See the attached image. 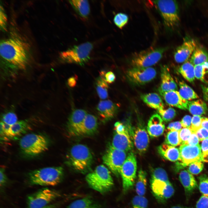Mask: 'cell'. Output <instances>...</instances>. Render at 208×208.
I'll return each instance as SVG.
<instances>
[{
	"mask_svg": "<svg viewBox=\"0 0 208 208\" xmlns=\"http://www.w3.org/2000/svg\"><path fill=\"white\" fill-rule=\"evenodd\" d=\"M178 71L188 81L192 83L194 80L195 77L194 66L190 61L183 63L179 68Z\"/></svg>",
	"mask_w": 208,
	"mask_h": 208,
	"instance_id": "obj_31",
	"label": "cell"
},
{
	"mask_svg": "<svg viewBox=\"0 0 208 208\" xmlns=\"http://www.w3.org/2000/svg\"><path fill=\"white\" fill-rule=\"evenodd\" d=\"M204 139L208 138V130L201 127L198 129Z\"/></svg>",
	"mask_w": 208,
	"mask_h": 208,
	"instance_id": "obj_56",
	"label": "cell"
},
{
	"mask_svg": "<svg viewBox=\"0 0 208 208\" xmlns=\"http://www.w3.org/2000/svg\"><path fill=\"white\" fill-rule=\"evenodd\" d=\"M199 189L203 194L208 195V177L205 174L200 175L199 177Z\"/></svg>",
	"mask_w": 208,
	"mask_h": 208,
	"instance_id": "obj_44",
	"label": "cell"
},
{
	"mask_svg": "<svg viewBox=\"0 0 208 208\" xmlns=\"http://www.w3.org/2000/svg\"><path fill=\"white\" fill-rule=\"evenodd\" d=\"M201 148L202 155L208 154V138L202 141Z\"/></svg>",
	"mask_w": 208,
	"mask_h": 208,
	"instance_id": "obj_54",
	"label": "cell"
},
{
	"mask_svg": "<svg viewBox=\"0 0 208 208\" xmlns=\"http://www.w3.org/2000/svg\"><path fill=\"white\" fill-rule=\"evenodd\" d=\"M187 110L194 116H200L206 113L208 108L204 102L198 99L188 101Z\"/></svg>",
	"mask_w": 208,
	"mask_h": 208,
	"instance_id": "obj_29",
	"label": "cell"
},
{
	"mask_svg": "<svg viewBox=\"0 0 208 208\" xmlns=\"http://www.w3.org/2000/svg\"><path fill=\"white\" fill-rule=\"evenodd\" d=\"M42 208H59V207L58 204L55 203L49 204Z\"/></svg>",
	"mask_w": 208,
	"mask_h": 208,
	"instance_id": "obj_59",
	"label": "cell"
},
{
	"mask_svg": "<svg viewBox=\"0 0 208 208\" xmlns=\"http://www.w3.org/2000/svg\"><path fill=\"white\" fill-rule=\"evenodd\" d=\"M137 170L136 158L134 153L129 152L121 169L122 190L125 193L133 188L135 183Z\"/></svg>",
	"mask_w": 208,
	"mask_h": 208,
	"instance_id": "obj_9",
	"label": "cell"
},
{
	"mask_svg": "<svg viewBox=\"0 0 208 208\" xmlns=\"http://www.w3.org/2000/svg\"><path fill=\"white\" fill-rule=\"evenodd\" d=\"M179 131H169L166 136L164 143L175 147L181 144Z\"/></svg>",
	"mask_w": 208,
	"mask_h": 208,
	"instance_id": "obj_37",
	"label": "cell"
},
{
	"mask_svg": "<svg viewBox=\"0 0 208 208\" xmlns=\"http://www.w3.org/2000/svg\"><path fill=\"white\" fill-rule=\"evenodd\" d=\"M167 49L164 47L152 48L137 53L132 58L131 64L133 67H151L161 59Z\"/></svg>",
	"mask_w": 208,
	"mask_h": 208,
	"instance_id": "obj_8",
	"label": "cell"
},
{
	"mask_svg": "<svg viewBox=\"0 0 208 208\" xmlns=\"http://www.w3.org/2000/svg\"><path fill=\"white\" fill-rule=\"evenodd\" d=\"M68 208H102L101 206L90 197L75 200L71 203Z\"/></svg>",
	"mask_w": 208,
	"mask_h": 208,
	"instance_id": "obj_28",
	"label": "cell"
},
{
	"mask_svg": "<svg viewBox=\"0 0 208 208\" xmlns=\"http://www.w3.org/2000/svg\"><path fill=\"white\" fill-rule=\"evenodd\" d=\"M157 110L164 121L165 122L171 121L173 119L176 115L175 110L173 108L170 106L166 108L164 106L162 108Z\"/></svg>",
	"mask_w": 208,
	"mask_h": 208,
	"instance_id": "obj_38",
	"label": "cell"
},
{
	"mask_svg": "<svg viewBox=\"0 0 208 208\" xmlns=\"http://www.w3.org/2000/svg\"><path fill=\"white\" fill-rule=\"evenodd\" d=\"M189 165V172L194 174H198L200 173L203 168V164L200 161L192 162Z\"/></svg>",
	"mask_w": 208,
	"mask_h": 208,
	"instance_id": "obj_45",
	"label": "cell"
},
{
	"mask_svg": "<svg viewBox=\"0 0 208 208\" xmlns=\"http://www.w3.org/2000/svg\"><path fill=\"white\" fill-rule=\"evenodd\" d=\"M201 127L208 130V118L202 117Z\"/></svg>",
	"mask_w": 208,
	"mask_h": 208,
	"instance_id": "obj_55",
	"label": "cell"
},
{
	"mask_svg": "<svg viewBox=\"0 0 208 208\" xmlns=\"http://www.w3.org/2000/svg\"><path fill=\"white\" fill-rule=\"evenodd\" d=\"M127 128L137 150L140 153H145L149 143V135L147 130L141 125L135 127L129 126Z\"/></svg>",
	"mask_w": 208,
	"mask_h": 208,
	"instance_id": "obj_13",
	"label": "cell"
},
{
	"mask_svg": "<svg viewBox=\"0 0 208 208\" xmlns=\"http://www.w3.org/2000/svg\"><path fill=\"white\" fill-rule=\"evenodd\" d=\"M165 126L164 120L159 115H153L148 121L147 131L149 135L152 138L157 137L164 133Z\"/></svg>",
	"mask_w": 208,
	"mask_h": 208,
	"instance_id": "obj_21",
	"label": "cell"
},
{
	"mask_svg": "<svg viewBox=\"0 0 208 208\" xmlns=\"http://www.w3.org/2000/svg\"><path fill=\"white\" fill-rule=\"evenodd\" d=\"M16 114L12 112H9L2 116L1 122L7 125H12L18 121Z\"/></svg>",
	"mask_w": 208,
	"mask_h": 208,
	"instance_id": "obj_42",
	"label": "cell"
},
{
	"mask_svg": "<svg viewBox=\"0 0 208 208\" xmlns=\"http://www.w3.org/2000/svg\"><path fill=\"white\" fill-rule=\"evenodd\" d=\"M179 92L181 96L184 99L190 101L197 99L198 96L190 87L183 81L179 83Z\"/></svg>",
	"mask_w": 208,
	"mask_h": 208,
	"instance_id": "obj_34",
	"label": "cell"
},
{
	"mask_svg": "<svg viewBox=\"0 0 208 208\" xmlns=\"http://www.w3.org/2000/svg\"><path fill=\"white\" fill-rule=\"evenodd\" d=\"M146 176V172L142 169L138 172L135 186L138 195L143 196L146 193L147 183Z\"/></svg>",
	"mask_w": 208,
	"mask_h": 208,
	"instance_id": "obj_32",
	"label": "cell"
},
{
	"mask_svg": "<svg viewBox=\"0 0 208 208\" xmlns=\"http://www.w3.org/2000/svg\"><path fill=\"white\" fill-rule=\"evenodd\" d=\"M64 174V169L61 166L43 168L29 172L27 182L30 185L55 186L62 181Z\"/></svg>",
	"mask_w": 208,
	"mask_h": 208,
	"instance_id": "obj_2",
	"label": "cell"
},
{
	"mask_svg": "<svg viewBox=\"0 0 208 208\" xmlns=\"http://www.w3.org/2000/svg\"><path fill=\"white\" fill-rule=\"evenodd\" d=\"M97 120L94 115L87 114L81 128L79 136H89L92 135L97 131Z\"/></svg>",
	"mask_w": 208,
	"mask_h": 208,
	"instance_id": "obj_23",
	"label": "cell"
},
{
	"mask_svg": "<svg viewBox=\"0 0 208 208\" xmlns=\"http://www.w3.org/2000/svg\"><path fill=\"white\" fill-rule=\"evenodd\" d=\"M179 179L187 193H192L198 187L197 182L194 176L186 170L180 172Z\"/></svg>",
	"mask_w": 208,
	"mask_h": 208,
	"instance_id": "obj_25",
	"label": "cell"
},
{
	"mask_svg": "<svg viewBox=\"0 0 208 208\" xmlns=\"http://www.w3.org/2000/svg\"><path fill=\"white\" fill-rule=\"evenodd\" d=\"M192 120V117L189 115L184 116L181 122L182 127L184 128H190L191 125Z\"/></svg>",
	"mask_w": 208,
	"mask_h": 208,
	"instance_id": "obj_51",
	"label": "cell"
},
{
	"mask_svg": "<svg viewBox=\"0 0 208 208\" xmlns=\"http://www.w3.org/2000/svg\"><path fill=\"white\" fill-rule=\"evenodd\" d=\"M151 187L154 196L161 201L170 198L174 193L173 187L169 181H151Z\"/></svg>",
	"mask_w": 208,
	"mask_h": 208,
	"instance_id": "obj_16",
	"label": "cell"
},
{
	"mask_svg": "<svg viewBox=\"0 0 208 208\" xmlns=\"http://www.w3.org/2000/svg\"><path fill=\"white\" fill-rule=\"evenodd\" d=\"M126 128L124 131L115 132L111 144L114 148L126 152L131 150L134 146L127 127Z\"/></svg>",
	"mask_w": 208,
	"mask_h": 208,
	"instance_id": "obj_19",
	"label": "cell"
},
{
	"mask_svg": "<svg viewBox=\"0 0 208 208\" xmlns=\"http://www.w3.org/2000/svg\"><path fill=\"white\" fill-rule=\"evenodd\" d=\"M160 93L167 103L170 106L182 110L187 109L188 101L183 99L179 91L172 90Z\"/></svg>",
	"mask_w": 208,
	"mask_h": 208,
	"instance_id": "obj_20",
	"label": "cell"
},
{
	"mask_svg": "<svg viewBox=\"0 0 208 208\" xmlns=\"http://www.w3.org/2000/svg\"><path fill=\"white\" fill-rule=\"evenodd\" d=\"M157 73L153 68L133 67L127 72V76L132 83L138 85H142L153 80Z\"/></svg>",
	"mask_w": 208,
	"mask_h": 208,
	"instance_id": "obj_12",
	"label": "cell"
},
{
	"mask_svg": "<svg viewBox=\"0 0 208 208\" xmlns=\"http://www.w3.org/2000/svg\"><path fill=\"white\" fill-rule=\"evenodd\" d=\"M153 3L167 29H173L178 25L180 17L178 5L176 1L156 0L153 1Z\"/></svg>",
	"mask_w": 208,
	"mask_h": 208,
	"instance_id": "obj_6",
	"label": "cell"
},
{
	"mask_svg": "<svg viewBox=\"0 0 208 208\" xmlns=\"http://www.w3.org/2000/svg\"><path fill=\"white\" fill-rule=\"evenodd\" d=\"M60 196L57 191L47 187L42 188L29 195L27 198L28 208H42Z\"/></svg>",
	"mask_w": 208,
	"mask_h": 208,
	"instance_id": "obj_10",
	"label": "cell"
},
{
	"mask_svg": "<svg viewBox=\"0 0 208 208\" xmlns=\"http://www.w3.org/2000/svg\"><path fill=\"white\" fill-rule=\"evenodd\" d=\"M87 114L85 110L77 109L70 114L67 123V130L72 136H79V131L85 118Z\"/></svg>",
	"mask_w": 208,
	"mask_h": 208,
	"instance_id": "obj_17",
	"label": "cell"
},
{
	"mask_svg": "<svg viewBox=\"0 0 208 208\" xmlns=\"http://www.w3.org/2000/svg\"><path fill=\"white\" fill-rule=\"evenodd\" d=\"M204 97L205 99L208 102V90L207 88H203Z\"/></svg>",
	"mask_w": 208,
	"mask_h": 208,
	"instance_id": "obj_58",
	"label": "cell"
},
{
	"mask_svg": "<svg viewBox=\"0 0 208 208\" xmlns=\"http://www.w3.org/2000/svg\"><path fill=\"white\" fill-rule=\"evenodd\" d=\"M158 153L164 158L172 161H180L179 149L164 143L157 148Z\"/></svg>",
	"mask_w": 208,
	"mask_h": 208,
	"instance_id": "obj_24",
	"label": "cell"
},
{
	"mask_svg": "<svg viewBox=\"0 0 208 208\" xmlns=\"http://www.w3.org/2000/svg\"><path fill=\"white\" fill-rule=\"evenodd\" d=\"M181 122L176 121L170 123L168 125L167 129L169 131H179L182 128Z\"/></svg>",
	"mask_w": 208,
	"mask_h": 208,
	"instance_id": "obj_49",
	"label": "cell"
},
{
	"mask_svg": "<svg viewBox=\"0 0 208 208\" xmlns=\"http://www.w3.org/2000/svg\"><path fill=\"white\" fill-rule=\"evenodd\" d=\"M155 180L164 182L169 181L166 172L164 169L161 168H157L153 172L151 181Z\"/></svg>",
	"mask_w": 208,
	"mask_h": 208,
	"instance_id": "obj_39",
	"label": "cell"
},
{
	"mask_svg": "<svg viewBox=\"0 0 208 208\" xmlns=\"http://www.w3.org/2000/svg\"><path fill=\"white\" fill-rule=\"evenodd\" d=\"M85 179L90 187L102 194L110 191L114 185L110 172L103 165L88 174Z\"/></svg>",
	"mask_w": 208,
	"mask_h": 208,
	"instance_id": "obj_4",
	"label": "cell"
},
{
	"mask_svg": "<svg viewBox=\"0 0 208 208\" xmlns=\"http://www.w3.org/2000/svg\"><path fill=\"white\" fill-rule=\"evenodd\" d=\"M76 83V80L73 77L70 78L68 80V84L70 87H74Z\"/></svg>",
	"mask_w": 208,
	"mask_h": 208,
	"instance_id": "obj_57",
	"label": "cell"
},
{
	"mask_svg": "<svg viewBox=\"0 0 208 208\" xmlns=\"http://www.w3.org/2000/svg\"><path fill=\"white\" fill-rule=\"evenodd\" d=\"M7 181V177L5 173V169L3 167L0 168V185L3 186Z\"/></svg>",
	"mask_w": 208,
	"mask_h": 208,
	"instance_id": "obj_52",
	"label": "cell"
},
{
	"mask_svg": "<svg viewBox=\"0 0 208 208\" xmlns=\"http://www.w3.org/2000/svg\"><path fill=\"white\" fill-rule=\"evenodd\" d=\"M161 83L159 90L160 93L177 90V85L166 65L161 67Z\"/></svg>",
	"mask_w": 208,
	"mask_h": 208,
	"instance_id": "obj_22",
	"label": "cell"
},
{
	"mask_svg": "<svg viewBox=\"0 0 208 208\" xmlns=\"http://www.w3.org/2000/svg\"><path fill=\"white\" fill-rule=\"evenodd\" d=\"M27 44L16 38H10L1 41L0 53L3 60L19 69H25L29 56Z\"/></svg>",
	"mask_w": 208,
	"mask_h": 208,
	"instance_id": "obj_1",
	"label": "cell"
},
{
	"mask_svg": "<svg viewBox=\"0 0 208 208\" xmlns=\"http://www.w3.org/2000/svg\"><path fill=\"white\" fill-rule=\"evenodd\" d=\"M202 161L208 162V154L202 155Z\"/></svg>",
	"mask_w": 208,
	"mask_h": 208,
	"instance_id": "obj_60",
	"label": "cell"
},
{
	"mask_svg": "<svg viewBox=\"0 0 208 208\" xmlns=\"http://www.w3.org/2000/svg\"><path fill=\"white\" fill-rule=\"evenodd\" d=\"M116 79L114 73L111 71H109L105 73L104 79L108 83H111L114 81Z\"/></svg>",
	"mask_w": 208,
	"mask_h": 208,
	"instance_id": "obj_53",
	"label": "cell"
},
{
	"mask_svg": "<svg viewBox=\"0 0 208 208\" xmlns=\"http://www.w3.org/2000/svg\"><path fill=\"white\" fill-rule=\"evenodd\" d=\"M49 141L43 135L37 133L27 134L21 139L19 145L21 152L25 155L33 157L48 150Z\"/></svg>",
	"mask_w": 208,
	"mask_h": 208,
	"instance_id": "obj_5",
	"label": "cell"
},
{
	"mask_svg": "<svg viewBox=\"0 0 208 208\" xmlns=\"http://www.w3.org/2000/svg\"><path fill=\"white\" fill-rule=\"evenodd\" d=\"M181 145L185 144L194 132L190 128H183L179 131Z\"/></svg>",
	"mask_w": 208,
	"mask_h": 208,
	"instance_id": "obj_43",
	"label": "cell"
},
{
	"mask_svg": "<svg viewBox=\"0 0 208 208\" xmlns=\"http://www.w3.org/2000/svg\"><path fill=\"white\" fill-rule=\"evenodd\" d=\"M180 161L183 166L189 165L192 162L202 161V154L201 148L198 144L191 146L187 144L181 145L179 148Z\"/></svg>",
	"mask_w": 208,
	"mask_h": 208,
	"instance_id": "obj_14",
	"label": "cell"
},
{
	"mask_svg": "<svg viewBox=\"0 0 208 208\" xmlns=\"http://www.w3.org/2000/svg\"><path fill=\"white\" fill-rule=\"evenodd\" d=\"M202 117L200 116H194L192 118L191 125L190 127L193 132H196L201 127Z\"/></svg>",
	"mask_w": 208,
	"mask_h": 208,
	"instance_id": "obj_46",
	"label": "cell"
},
{
	"mask_svg": "<svg viewBox=\"0 0 208 208\" xmlns=\"http://www.w3.org/2000/svg\"><path fill=\"white\" fill-rule=\"evenodd\" d=\"M93 161V156L90 149L85 145L77 144L70 148L66 162L75 170L84 174L90 171Z\"/></svg>",
	"mask_w": 208,
	"mask_h": 208,
	"instance_id": "obj_3",
	"label": "cell"
},
{
	"mask_svg": "<svg viewBox=\"0 0 208 208\" xmlns=\"http://www.w3.org/2000/svg\"><path fill=\"white\" fill-rule=\"evenodd\" d=\"M118 106L109 100L101 101L98 104L96 109L101 120L104 122L111 120L117 114Z\"/></svg>",
	"mask_w": 208,
	"mask_h": 208,
	"instance_id": "obj_18",
	"label": "cell"
},
{
	"mask_svg": "<svg viewBox=\"0 0 208 208\" xmlns=\"http://www.w3.org/2000/svg\"><path fill=\"white\" fill-rule=\"evenodd\" d=\"M29 127V125L26 121H18L10 126L3 136L12 138L19 136L25 132Z\"/></svg>",
	"mask_w": 208,
	"mask_h": 208,
	"instance_id": "obj_27",
	"label": "cell"
},
{
	"mask_svg": "<svg viewBox=\"0 0 208 208\" xmlns=\"http://www.w3.org/2000/svg\"><path fill=\"white\" fill-rule=\"evenodd\" d=\"M127 156L126 152L117 149L111 145L106 149L102 159L110 170L118 177L120 175L121 168Z\"/></svg>",
	"mask_w": 208,
	"mask_h": 208,
	"instance_id": "obj_11",
	"label": "cell"
},
{
	"mask_svg": "<svg viewBox=\"0 0 208 208\" xmlns=\"http://www.w3.org/2000/svg\"><path fill=\"white\" fill-rule=\"evenodd\" d=\"M70 3L79 15L83 18H86L90 13V7L88 1L83 0H73Z\"/></svg>",
	"mask_w": 208,
	"mask_h": 208,
	"instance_id": "obj_30",
	"label": "cell"
},
{
	"mask_svg": "<svg viewBox=\"0 0 208 208\" xmlns=\"http://www.w3.org/2000/svg\"><path fill=\"white\" fill-rule=\"evenodd\" d=\"M96 86L97 92L99 98L103 100L106 99L108 96V83L104 79L100 76L96 79Z\"/></svg>",
	"mask_w": 208,
	"mask_h": 208,
	"instance_id": "obj_36",
	"label": "cell"
},
{
	"mask_svg": "<svg viewBox=\"0 0 208 208\" xmlns=\"http://www.w3.org/2000/svg\"><path fill=\"white\" fill-rule=\"evenodd\" d=\"M171 208H190L189 207H184L181 206H174L172 207Z\"/></svg>",
	"mask_w": 208,
	"mask_h": 208,
	"instance_id": "obj_61",
	"label": "cell"
},
{
	"mask_svg": "<svg viewBox=\"0 0 208 208\" xmlns=\"http://www.w3.org/2000/svg\"><path fill=\"white\" fill-rule=\"evenodd\" d=\"M189 60L194 66L200 64L208 62V54L203 49L197 47Z\"/></svg>",
	"mask_w": 208,
	"mask_h": 208,
	"instance_id": "obj_33",
	"label": "cell"
},
{
	"mask_svg": "<svg viewBox=\"0 0 208 208\" xmlns=\"http://www.w3.org/2000/svg\"><path fill=\"white\" fill-rule=\"evenodd\" d=\"M196 41L187 38L176 49L174 54V59L178 63H184L188 61L197 47Z\"/></svg>",
	"mask_w": 208,
	"mask_h": 208,
	"instance_id": "obj_15",
	"label": "cell"
},
{
	"mask_svg": "<svg viewBox=\"0 0 208 208\" xmlns=\"http://www.w3.org/2000/svg\"><path fill=\"white\" fill-rule=\"evenodd\" d=\"M196 208H208V195L203 194L197 202Z\"/></svg>",
	"mask_w": 208,
	"mask_h": 208,
	"instance_id": "obj_47",
	"label": "cell"
},
{
	"mask_svg": "<svg viewBox=\"0 0 208 208\" xmlns=\"http://www.w3.org/2000/svg\"><path fill=\"white\" fill-rule=\"evenodd\" d=\"M131 208H148V201L143 196H136L132 200Z\"/></svg>",
	"mask_w": 208,
	"mask_h": 208,
	"instance_id": "obj_40",
	"label": "cell"
},
{
	"mask_svg": "<svg viewBox=\"0 0 208 208\" xmlns=\"http://www.w3.org/2000/svg\"><path fill=\"white\" fill-rule=\"evenodd\" d=\"M93 47V44L91 42H86L74 46L61 52L60 53V57L66 62L83 65L90 59Z\"/></svg>",
	"mask_w": 208,
	"mask_h": 208,
	"instance_id": "obj_7",
	"label": "cell"
},
{
	"mask_svg": "<svg viewBox=\"0 0 208 208\" xmlns=\"http://www.w3.org/2000/svg\"><path fill=\"white\" fill-rule=\"evenodd\" d=\"M207 88V89L208 90V87Z\"/></svg>",
	"mask_w": 208,
	"mask_h": 208,
	"instance_id": "obj_62",
	"label": "cell"
},
{
	"mask_svg": "<svg viewBox=\"0 0 208 208\" xmlns=\"http://www.w3.org/2000/svg\"><path fill=\"white\" fill-rule=\"evenodd\" d=\"M128 17L126 14L120 13L114 17V21L115 24L119 28H122L127 23Z\"/></svg>",
	"mask_w": 208,
	"mask_h": 208,
	"instance_id": "obj_41",
	"label": "cell"
},
{
	"mask_svg": "<svg viewBox=\"0 0 208 208\" xmlns=\"http://www.w3.org/2000/svg\"><path fill=\"white\" fill-rule=\"evenodd\" d=\"M7 22V18L3 7L1 5L0 12V28L3 31H5Z\"/></svg>",
	"mask_w": 208,
	"mask_h": 208,
	"instance_id": "obj_48",
	"label": "cell"
},
{
	"mask_svg": "<svg viewBox=\"0 0 208 208\" xmlns=\"http://www.w3.org/2000/svg\"><path fill=\"white\" fill-rule=\"evenodd\" d=\"M143 101L152 108L157 110L162 108L164 106L161 97L157 94L151 93L141 96Z\"/></svg>",
	"mask_w": 208,
	"mask_h": 208,
	"instance_id": "obj_26",
	"label": "cell"
},
{
	"mask_svg": "<svg viewBox=\"0 0 208 208\" xmlns=\"http://www.w3.org/2000/svg\"><path fill=\"white\" fill-rule=\"evenodd\" d=\"M199 139L196 132L192 133L185 144L191 146H195L198 144Z\"/></svg>",
	"mask_w": 208,
	"mask_h": 208,
	"instance_id": "obj_50",
	"label": "cell"
},
{
	"mask_svg": "<svg viewBox=\"0 0 208 208\" xmlns=\"http://www.w3.org/2000/svg\"><path fill=\"white\" fill-rule=\"evenodd\" d=\"M196 78L203 82L208 83V62L194 66Z\"/></svg>",
	"mask_w": 208,
	"mask_h": 208,
	"instance_id": "obj_35",
	"label": "cell"
}]
</instances>
